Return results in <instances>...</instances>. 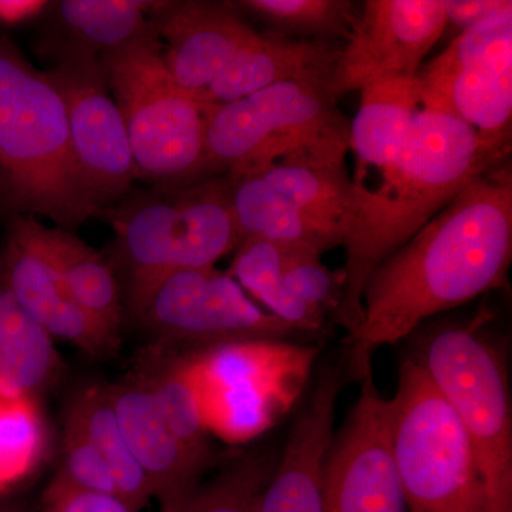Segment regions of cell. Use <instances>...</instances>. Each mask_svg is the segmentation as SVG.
<instances>
[{
	"mask_svg": "<svg viewBox=\"0 0 512 512\" xmlns=\"http://www.w3.org/2000/svg\"><path fill=\"white\" fill-rule=\"evenodd\" d=\"M511 261L512 175L504 161L468 184L369 276L362 323L346 339L353 380L372 375L377 349L503 288Z\"/></svg>",
	"mask_w": 512,
	"mask_h": 512,
	"instance_id": "1",
	"label": "cell"
},
{
	"mask_svg": "<svg viewBox=\"0 0 512 512\" xmlns=\"http://www.w3.org/2000/svg\"><path fill=\"white\" fill-rule=\"evenodd\" d=\"M511 144L478 136L440 104L423 107L399 156L373 190L356 185L336 322L352 335L363 319V291L377 266L429 224L468 184L504 163Z\"/></svg>",
	"mask_w": 512,
	"mask_h": 512,
	"instance_id": "2",
	"label": "cell"
},
{
	"mask_svg": "<svg viewBox=\"0 0 512 512\" xmlns=\"http://www.w3.org/2000/svg\"><path fill=\"white\" fill-rule=\"evenodd\" d=\"M49 218L74 231L100 217L74 163L62 97L0 36V217Z\"/></svg>",
	"mask_w": 512,
	"mask_h": 512,
	"instance_id": "3",
	"label": "cell"
},
{
	"mask_svg": "<svg viewBox=\"0 0 512 512\" xmlns=\"http://www.w3.org/2000/svg\"><path fill=\"white\" fill-rule=\"evenodd\" d=\"M101 218L116 234L126 308L167 276L214 268L242 241L227 175L183 187L130 192Z\"/></svg>",
	"mask_w": 512,
	"mask_h": 512,
	"instance_id": "4",
	"label": "cell"
},
{
	"mask_svg": "<svg viewBox=\"0 0 512 512\" xmlns=\"http://www.w3.org/2000/svg\"><path fill=\"white\" fill-rule=\"evenodd\" d=\"M330 79L295 80L244 99L210 106L207 158L211 177L238 181L279 164H343L350 123Z\"/></svg>",
	"mask_w": 512,
	"mask_h": 512,
	"instance_id": "5",
	"label": "cell"
},
{
	"mask_svg": "<svg viewBox=\"0 0 512 512\" xmlns=\"http://www.w3.org/2000/svg\"><path fill=\"white\" fill-rule=\"evenodd\" d=\"M487 312L446 320L413 333L410 355L453 407L466 429L493 512H512V407L503 350L491 338Z\"/></svg>",
	"mask_w": 512,
	"mask_h": 512,
	"instance_id": "6",
	"label": "cell"
},
{
	"mask_svg": "<svg viewBox=\"0 0 512 512\" xmlns=\"http://www.w3.org/2000/svg\"><path fill=\"white\" fill-rule=\"evenodd\" d=\"M100 64L126 124L138 180L171 188L210 178V106L188 96L171 79L160 36L136 40L101 57Z\"/></svg>",
	"mask_w": 512,
	"mask_h": 512,
	"instance_id": "7",
	"label": "cell"
},
{
	"mask_svg": "<svg viewBox=\"0 0 512 512\" xmlns=\"http://www.w3.org/2000/svg\"><path fill=\"white\" fill-rule=\"evenodd\" d=\"M390 441L410 512H493L476 451L453 407L410 356L389 399Z\"/></svg>",
	"mask_w": 512,
	"mask_h": 512,
	"instance_id": "8",
	"label": "cell"
},
{
	"mask_svg": "<svg viewBox=\"0 0 512 512\" xmlns=\"http://www.w3.org/2000/svg\"><path fill=\"white\" fill-rule=\"evenodd\" d=\"M318 348L249 340L181 355L210 434L231 444L261 436L296 402Z\"/></svg>",
	"mask_w": 512,
	"mask_h": 512,
	"instance_id": "9",
	"label": "cell"
},
{
	"mask_svg": "<svg viewBox=\"0 0 512 512\" xmlns=\"http://www.w3.org/2000/svg\"><path fill=\"white\" fill-rule=\"evenodd\" d=\"M127 312L151 340V349L190 355L249 340L305 338L261 308L228 272H177L154 285Z\"/></svg>",
	"mask_w": 512,
	"mask_h": 512,
	"instance_id": "10",
	"label": "cell"
},
{
	"mask_svg": "<svg viewBox=\"0 0 512 512\" xmlns=\"http://www.w3.org/2000/svg\"><path fill=\"white\" fill-rule=\"evenodd\" d=\"M423 99L463 120L484 140L511 144L512 9L451 40L421 66Z\"/></svg>",
	"mask_w": 512,
	"mask_h": 512,
	"instance_id": "11",
	"label": "cell"
},
{
	"mask_svg": "<svg viewBox=\"0 0 512 512\" xmlns=\"http://www.w3.org/2000/svg\"><path fill=\"white\" fill-rule=\"evenodd\" d=\"M45 73L62 97L74 163L101 217L127 197L138 180L123 116L100 60H66Z\"/></svg>",
	"mask_w": 512,
	"mask_h": 512,
	"instance_id": "12",
	"label": "cell"
},
{
	"mask_svg": "<svg viewBox=\"0 0 512 512\" xmlns=\"http://www.w3.org/2000/svg\"><path fill=\"white\" fill-rule=\"evenodd\" d=\"M360 383L359 399L326 456L325 512H407L390 441L389 399L372 375Z\"/></svg>",
	"mask_w": 512,
	"mask_h": 512,
	"instance_id": "13",
	"label": "cell"
},
{
	"mask_svg": "<svg viewBox=\"0 0 512 512\" xmlns=\"http://www.w3.org/2000/svg\"><path fill=\"white\" fill-rule=\"evenodd\" d=\"M444 26L443 0L363 2L330 79L336 99L383 80L417 77Z\"/></svg>",
	"mask_w": 512,
	"mask_h": 512,
	"instance_id": "14",
	"label": "cell"
},
{
	"mask_svg": "<svg viewBox=\"0 0 512 512\" xmlns=\"http://www.w3.org/2000/svg\"><path fill=\"white\" fill-rule=\"evenodd\" d=\"M6 222L0 268L22 308L53 339L70 343L97 359L113 356L120 346L97 329L74 302L62 275L40 244L36 218L18 215Z\"/></svg>",
	"mask_w": 512,
	"mask_h": 512,
	"instance_id": "15",
	"label": "cell"
},
{
	"mask_svg": "<svg viewBox=\"0 0 512 512\" xmlns=\"http://www.w3.org/2000/svg\"><path fill=\"white\" fill-rule=\"evenodd\" d=\"M352 380L345 360L322 369L296 417L256 512H325L323 476L335 433L336 403Z\"/></svg>",
	"mask_w": 512,
	"mask_h": 512,
	"instance_id": "16",
	"label": "cell"
},
{
	"mask_svg": "<svg viewBox=\"0 0 512 512\" xmlns=\"http://www.w3.org/2000/svg\"><path fill=\"white\" fill-rule=\"evenodd\" d=\"M158 30L171 79L195 100L259 36L231 2L207 0L168 2Z\"/></svg>",
	"mask_w": 512,
	"mask_h": 512,
	"instance_id": "17",
	"label": "cell"
},
{
	"mask_svg": "<svg viewBox=\"0 0 512 512\" xmlns=\"http://www.w3.org/2000/svg\"><path fill=\"white\" fill-rule=\"evenodd\" d=\"M128 446L161 512H175L202 484L212 460L185 446L137 376L106 386Z\"/></svg>",
	"mask_w": 512,
	"mask_h": 512,
	"instance_id": "18",
	"label": "cell"
},
{
	"mask_svg": "<svg viewBox=\"0 0 512 512\" xmlns=\"http://www.w3.org/2000/svg\"><path fill=\"white\" fill-rule=\"evenodd\" d=\"M168 2L62 0L50 5L40 53L53 64L110 55L136 40L158 35V16Z\"/></svg>",
	"mask_w": 512,
	"mask_h": 512,
	"instance_id": "19",
	"label": "cell"
},
{
	"mask_svg": "<svg viewBox=\"0 0 512 512\" xmlns=\"http://www.w3.org/2000/svg\"><path fill=\"white\" fill-rule=\"evenodd\" d=\"M340 49L333 42L259 33L198 101L207 106H221L279 83L332 79Z\"/></svg>",
	"mask_w": 512,
	"mask_h": 512,
	"instance_id": "20",
	"label": "cell"
},
{
	"mask_svg": "<svg viewBox=\"0 0 512 512\" xmlns=\"http://www.w3.org/2000/svg\"><path fill=\"white\" fill-rule=\"evenodd\" d=\"M36 232L74 302L97 329L120 346L124 319L123 288L113 264L73 231L36 222Z\"/></svg>",
	"mask_w": 512,
	"mask_h": 512,
	"instance_id": "21",
	"label": "cell"
},
{
	"mask_svg": "<svg viewBox=\"0 0 512 512\" xmlns=\"http://www.w3.org/2000/svg\"><path fill=\"white\" fill-rule=\"evenodd\" d=\"M423 107L417 77L383 80L360 90V104L350 124V150L362 173H382L396 160Z\"/></svg>",
	"mask_w": 512,
	"mask_h": 512,
	"instance_id": "22",
	"label": "cell"
},
{
	"mask_svg": "<svg viewBox=\"0 0 512 512\" xmlns=\"http://www.w3.org/2000/svg\"><path fill=\"white\" fill-rule=\"evenodd\" d=\"M231 183L232 207L242 239H268L320 256L348 242L345 229L299 210L256 175Z\"/></svg>",
	"mask_w": 512,
	"mask_h": 512,
	"instance_id": "23",
	"label": "cell"
},
{
	"mask_svg": "<svg viewBox=\"0 0 512 512\" xmlns=\"http://www.w3.org/2000/svg\"><path fill=\"white\" fill-rule=\"evenodd\" d=\"M63 373L55 339L22 308L0 268V389L40 397Z\"/></svg>",
	"mask_w": 512,
	"mask_h": 512,
	"instance_id": "24",
	"label": "cell"
},
{
	"mask_svg": "<svg viewBox=\"0 0 512 512\" xmlns=\"http://www.w3.org/2000/svg\"><path fill=\"white\" fill-rule=\"evenodd\" d=\"M67 420L84 431L109 466L121 498L143 511L153 500L150 484L128 446L106 386H92L74 397Z\"/></svg>",
	"mask_w": 512,
	"mask_h": 512,
	"instance_id": "25",
	"label": "cell"
},
{
	"mask_svg": "<svg viewBox=\"0 0 512 512\" xmlns=\"http://www.w3.org/2000/svg\"><path fill=\"white\" fill-rule=\"evenodd\" d=\"M342 285L340 269L332 271L322 256L301 249L289 259L268 312L303 336L316 335L338 311Z\"/></svg>",
	"mask_w": 512,
	"mask_h": 512,
	"instance_id": "26",
	"label": "cell"
},
{
	"mask_svg": "<svg viewBox=\"0 0 512 512\" xmlns=\"http://www.w3.org/2000/svg\"><path fill=\"white\" fill-rule=\"evenodd\" d=\"M49 446L39 397L0 389V494L36 473Z\"/></svg>",
	"mask_w": 512,
	"mask_h": 512,
	"instance_id": "27",
	"label": "cell"
},
{
	"mask_svg": "<svg viewBox=\"0 0 512 512\" xmlns=\"http://www.w3.org/2000/svg\"><path fill=\"white\" fill-rule=\"evenodd\" d=\"M231 3L239 12L264 23L272 35L333 43L336 39H349L360 10L350 0H239Z\"/></svg>",
	"mask_w": 512,
	"mask_h": 512,
	"instance_id": "28",
	"label": "cell"
},
{
	"mask_svg": "<svg viewBox=\"0 0 512 512\" xmlns=\"http://www.w3.org/2000/svg\"><path fill=\"white\" fill-rule=\"evenodd\" d=\"M276 463L278 458L269 451L235 458L175 512H256Z\"/></svg>",
	"mask_w": 512,
	"mask_h": 512,
	"instance_id": "29",
	"label": "cell"
},
{
	"mask_svg": "<svg viewBox=\"0 0 512 512\" xmlns=\"http://www.w3.org/2000/svg\"><path fill=\"white\" fill-rule=\"evenodd\" d=\"M296 251L301 249L268 239H242L235 249L228 274L268 311L278 292L286 265Z\"/></svg>",
	"mask_w": 512,
	"mask_h": 512,
	"instance_id": "30",
	"label": "cell"
},
{
	"mask_svg": "<svg viewBox=\"0 0 512 512\" xmlns=\"http://www.w3.org/2000/svg\"><path fill=\"white\" fill-rule=\"evenodd\" d=\"M62 450V466L57 474L67 483L80 490L123 500L116 480L99 450L77 424L67 419Z\"/></svg>",
	"mask_w": 512,
	"mask_h": 512,
	"instance_id": "31",
	"label": "cell"
},
{
	"mask_svg": "<svg viewBox=\"0 0 512 512\" xmlns=\"http://www.w3.org/2000/svg\"><path fill=\"white\" fill-rule=\"evenodd\" d=\"M39 512H140L126 501L90 493L67 483L59 474L40 495Z\"/></svg>",
	"mask_w": 512,
	"mask_h": 512,
	"instance_id": "32",
	"label": "cell"
},
{
	"mask_svg": "<svg viewBox=\"0 0 512 512\" xmlns=\"http://www.w3.org/2000/svg\"><path fill=\"white\" fill-rule=\"evenodd\" d=\"M446 26L441 39H456L484 20L512 9L511 0H443Z\"/></svg>",
	"mask_w": 512,
	"mask_h": 512,
	"instance_id": "33",
	"label": "cell"
},
{
	"mask_svg": "<svg viewBox=\"0 0 512 512\" xmlns=\"http://www.w3.org/2000/svg\"><path fill=\"white\" fill-rule=\"evenodd\" d=\"M50 5L45 0H0V25H22L42 16Z\"/></svg>",
	"mask_w": 512,
	"mask_h": 512,
	"instance_id": "34",
	"label": "cell"
},
{
	"mask_svg": "<svg viewBox=\"0 0 512 512\" xmlns=\"http://www.w3.org/2000/svg\"><path fill=\"white\" fill-rule=\"evenodd\" d=\"M40 497L13 493L0 494V512H39Z\"/></svg>",
	"mask_w": 512,
	"mask_h": 512,
	"instance_id": "35",
	"label": "cell"
}]
</instances>
